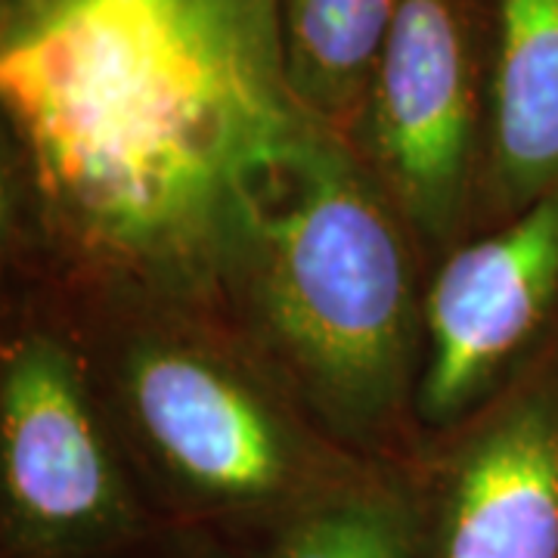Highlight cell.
<instances>
[{
  "mask_svg": "<svg viewBox=\"0 0 558 558\" xmlns=\"http://www.w3.org/2000/svg\"><path fill=\"white\" fill-rule=\"evenodd\" d=\"M267 558H416V539L391 497L339 490L295 509Z\"/></svg>",
  "mask_w": 558,
  "mask_h": 558,
  "instance_id": "9c48e42d",
  "label": "cell"
},
{
  "mask_svg": "<svg viewBox=\"0 0 558 558\" xmlns=\"http://www.w3.org/2000/svg\"><path fill=\"white\" fill-rule=\"evenodd\" d=\"M490 62V0H400L354 137L428 240H447L462 211Z\"/></svg>",
  "mask_w": 558,
  "mask_h": 558,
  "instance_id": "3957f363",
  "label": "cell"
},
{
  "mask_svg": "<svg viewBox=\"0 0 558 558\" xmlns=\"http://www.w3.org/2000/svg\"><path fill=\"white\" fill-rule=\"evenodd\" d=\"M47 3H50V0H47Z\"/></svg>",
  "mask_w": 558,
  "mask_h": 558,
  "instance_id": "8fae6325",
  "label": "cell"
},
{
  "mask_svg": "<svg viewBox=\"0 0 558 558\" xmlns=\"http://www.w3.org/2000/svg\"><path fill=\"white\" fill-rule=\"evenodd\" d=\"M391 208L319 128L260 205L236 274L292 381L351 438L398 413L413 373V267Z\"/></svg>",
  "mask_w": 558,
  "mask_h": 558,
  "instance_id": "7a4b0ae2",
  "label": "cell"
},
{
  "mask_svg": "<svg viewBox=\"0 0 558 558\" xmlns=\"http://www.w3.org/2000/svg\"><path fill=\"white\" fill-rule=\"evenodd\" d=\"M487 196L512 218L558 193V0H490Z\"/></svg>",
  "mask_w": 558,
  "mask_h": 558,
  "instance_id": "52a82bcc",
  "label": "cell"
},
{
  "mask_svg": "<svg viewBox=\"0 0 558 558\" xmlns=\"http://www.w3.org/2000/svg\"><path fill=\"white\" fill-rule=\"evenodd\" d=\"M428 558H558V329L444 465Z\"/></svg>",
  "mask_w": 558,
  "mask_h": 558,
  "instance_id": "8992f818",
  "label": "cell"
},
{
  "mask_svg": "<svg viewBox=\"0 0 558 558\" xmlns=\"http://www.w3.org/2000/svg\"><path fill=\"white\" fill-rule=\"evenodd\" d=\"M0 506L13 558H81L137 531L78 360L44 332L13 341L0 369Z\"/></svg>",
  "mask_w": 558,
  "mask_h": 558,
  "instance_id": "277c9868",
  "label": "cell"
},
{
  "mask_svg": "<svg viewBox=\"0 0 558 558\" xmlns=\"http://www.w3.org/2000/svg\"><path fill=\"white\" fill-rule=\"evenodd\" d=\"M0 100L47 242L178 301L236 282L260 205L323 128L286 78L277 0H50L3 28Z\"/></svg>",
  "mask_w": 558,
  "mask_h": 558,
  "instance_id": "6da1fadb",
  "label": "cell"
},
{
  "mask_svg": "<svg viewBox=\"0 0 558 558\" xmlns=\"http://www.w3.org/2000/svg\"><path fill=\"white\" fill-rule=\"evenodd\" d=\"M0 3H3V28L28 20V16H35L38 10L47 7V0H0Z\"/></svg>",
  "mask_w": 558,
  "mask_h": 558,
  "instance_id": "30bf717a",
  "label": "cell"
},
{
  "mask_svg": "<svg viewBox=\"0 0 558 558\" xmlns=\"http://www.w3.org/2000/svg\"><path fill=\"white\" fill-rule=\"evenodd\" d=\"M124 398L161 469L218 509L307 506L311 475L289 425L230 366L186 344H143Z\"/></svg>",
  "mask_w": 558,
  "mask_h": 558,
  "instance_id": "5b68a950",
  "label": "cell"
},
{
  "mask_svg": "<svg viewBox=\"0 0 558 558\" xmlns=\"http://www.w3.org/2000/svg\"><path fill=\"white\" fill-rule=\"evenodd\" d=\"M400 0H277L286 78L311 119L354 137Z\"/></svg>",
  "mask_w": 558,
  "mask_h": 558,
  "instance_id": "ba28073f",
  "label": "cell"
}]
</instances>
